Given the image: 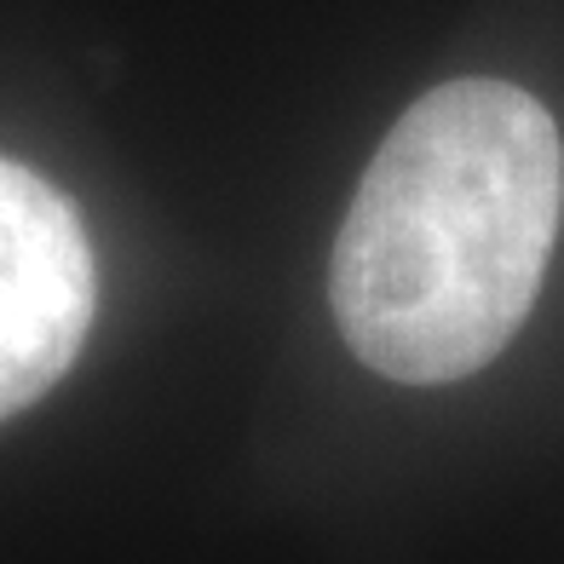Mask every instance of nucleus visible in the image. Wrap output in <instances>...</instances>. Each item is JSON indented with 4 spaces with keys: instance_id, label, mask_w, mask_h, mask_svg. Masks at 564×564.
Masks as SVG:
<instances>
[{
    "instance_id": "1",
    "label": "nucleus",
    "mask_w": 564,
    "mask_h": 564,
    "mask_svg": "<svg viewBox=\"0 0 564 564\" xmlns=\"http://www.w3.org/2000/svg\"><path fill=\"white\" fill-rule=\"evenodd\" d=\"M564 144L524 87L449 82L415 98L340 225L328 300L346 346L403 387L484 369L542 289Z\"/></svg>"
},
{
    "instance_id": "2",
    "label": "nucleus",
    "mask_w": 564,
    "mask_h": 564,
    "mask_svg": "<svg viewBox=\"0 0 564 564\" xmlns=\"http://www.w3.org/2000/svg\"><path fill=\"white\" fill-rule=\"evenodd\" d=\"M93 328V248L69 202L0 156V415L75 364Z\"/></svg>"
}]
</instances>
